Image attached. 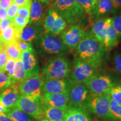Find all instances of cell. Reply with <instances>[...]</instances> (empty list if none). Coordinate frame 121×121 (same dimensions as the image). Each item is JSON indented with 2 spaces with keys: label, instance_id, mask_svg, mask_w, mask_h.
<instances>
[{
  "label": "cell",
  "instance_id": "cell-1",
  "mask_svg": "<svg viewBox=\"0 0 121 121\" xmlns=\"http://www.w3.org/2000/svg\"><path fill=\"white\" fill-rule=\"evenodd\" d=\"M107 52L103 44L98 41L90 31H87L86 35L78 44L74 52V56L99 71L104 64Z\"/></svg>",
  "mask_w": 121,
  "mask_h": 121
},
{
  "label": "cell",
  "instance_id": "cell-2",
  "mask_svg": "<svg viewBox=\"0 0 121 121\" xmlns=\"http://www.w3.org/2000/svg\"><path fill=\"white\" fill-rule=\"evenodd\" d=\"M35 43L39 52L44 57L61 56L69 51L60 37L49 32L42 33L35 39Z\"/></svg>",
  "mask_w": 121,
  "mask_h": 121
},
{
  "label": "cell",
  "instance_id": "cell-3",
  "mask_svg": "<svg viewBox=\"0 0 121 121\" xmlns=\"http://www.w3.org/2000/svg\"><path fill=\"white\" fill-rule=\"evenodd\" d=\"M52 6L69 25H80L85 18L86 14L76 0H54Z\"/></svg>",
  "mask_w": 121,
  "mask_h": 121
},
{
  "label": "cell",
  "instance_id": "cell-4",
  "mask_svg": "<svg viewBox=\"0 0 121 121\" xmlns=\"http://www.w3.org/2000/svg\"><path fill=\"white\" fill-rule=\"evenodd\" d=\"M71 65L69 60L63 56L55 57L43 66L42 76L46 79H63L69 77Z\"/></svg>",
  "mask_w": 121,
  "mask_h": 121
},
{
  "label": "cell",
  "instance_id": "cell-5",
  "mask_svg": "<svg viewBox=\"0 0 121 121\" xmlns=\"http://www.w3.org/2000/svg\"><path fill=\"white\" fill-rule=\"evenodd\" d=\"M109 94L91 95L84 108L101 118L115 120L110 112Z\"/></svg>",
  "mask_w": 121,
  "mask_h": 121
},
{
  "label": "cell",
  "instance_id": "cell-6",
  "mask_svg": "<svg viewBox=\"0 0 121 121\" xmlns=\"http://www.w3.org/2000/svg\"><path fill=\"white\" fill-rule=\"evenodd\" d=\"M99 73V71L88 63L75 58L72 62L69 77L75 82L86 84Z\"/></svg>",
  "mask_w": 121,
  "mask_h": 121
},
{
  "label": "cell",
  "instance_id": "cell-7",
  "mask_svg": "<svg viewBox=\"0 0 121 121\" xmlns=\"http://www.w3.org/2000/svg\"><path fill=\"white\" fill-rule=\"evenodd\" d=\"M43 107L42 96L41 98H34L20 95L15 107L33 118L40 119L44 117Z\"/></svg>",
  "mask_w": 121,
  "mask_h": 121
},
{
  "label": "cell",
  "instance_id": "cell-8",
  "mask_svg": "<svg viewBox=\"0 0 121 121\" xmlns=\"http://www.w3.org/2000/svg\"><path fill=\"white\" fill-rule=\"evenodd\" d=\"M85 85L91 95H97L108 94L111 89L117 85V82L111 76L98 73Z\"/></svg>",
  "mask_w": 121,
  "mask_h": 121
},
{
  "label": "cell",
  "instance_id": "cell-9",
  "mask_svg": "<svg viewBox=\"0 0 121 121\" xmlns=\"http://www.w3.org/2000/svg\"><path fill=\"white\" fill-rule=\"evenodd\" d=\"M87 31L79 24L71 25L60 34L62 41L71 52H75L78 44L86 35Z\"/></svg>",
  "mask_w": 121,
  "mask_h": 121
},
{
  "label": "cell",
  "instance_id": "cell-10",
  "mask_svg": "<svg viewBox=\"0 0 121 121\" xmlns=\"http://www.w3.org/2000/svg\"><path fill=\"white\" fill-rule=\"evenodd\" d=\"M45 32L59 35L67 28V24L58 12L51 6L48 10L43 23Z\"/></svg>",
  "mask_w": 121,
  "mask_h": 121
},
{
  "label": "cell",
  "instance_id": "cell-11",
  "mask_svg": "<svg viewBox=\"0 0 121 121\" xmlns=\"http://www.w3.org/2000/svg\"><path fill=\"white\" fill-rule=\"evenodd\" d=\"M44 78L42 75H38L25 80L19 85L18 90L20 95L41 98Z\"/></svg>",
  "mask_w": 121,
  "mask_h": 121
},
{
  "label": "cell",
  "instance_id": "cell-12",
  "mask_svg": "<svg viewBox=\"0 0 121 121\" xmlns=\"http://www.w3.org/2000/svg\"><path fill=\"white\" fill-rule=\"evenodd\" d=\"M71 105L84 107L90 94L86 86L82 83L75 82L71 80L67 90Z\"/></svg>",
  "mask_w": 121,
  "mask_h": 121
},
{
  "label": "cell",
  "instance_id": "cell-13",
  "mask_svg": "<svg viewBox=\"0 0 121 121\" xmlns=\"http://www.w3.org/2000/svg\"><path fill=\"white\" fill-rule=\"evenodd\" d=\"M43 104L56 108L68 109L71 105L67 92L61 93H43L42 95Z\"/></svg>",
  "mask_w": 121,
  "mask_h": 121
},
{
  "label": "cell",
  "instance_id": "cell-14",
  "mask_svg": "<svg viewBox=\"0 0 121 121\" xmlns=\"http://www.w3.org/2000/svg\"><path fill=\"white\" fill-rule=\"evenodd\" d=\"M112 0H98L90 16L95 20L107 17L109 15L116 13Z\"/></svg>",
  "mask_w": 121,
  "mask_h": 121
},
{
  "label": "cell",
  "instance_id": "cell-15",
  "mask_svg": "<svg viewBox=\"0 0 121 121\" xmlns=\"http://www.w3.org/2000/svg\"><path fill=\"white\" fill-rule=\"evenodd\" d=\"M27 78L34 76L39 75V67L35 51H26L22 52L21 57Z\"/></svg>",
  "mask_w": 121,
  "mask_h": 121
},
{
  "label": "cell",
  "instance_id": "cell-16",
  "mask_svg": "<svg viewBox=\"0 0 121 121\" xmlns=\"http://www.w3.org/2000/svg\"><path fill=\"white\" fill-rule=\"evenodd\" d=\"M70 81L71 79L69 78L44 80L43 93L55 94L67 92Z\"/></svg>",
  "mask_w": 121,
  "mask_h": 121
},
{
  "label": "cell",
  "instance_id": "cell-17",
  "mask_svg": "<svg viewBox=\"0 0 121 121\" xmlns=\"http://www.w3.org/2000/svg\"><path fill=\"white\" fill-rule=\"evenodd\" d=\"M112 22V18L106 17L95 20L90 30V33L98 41L104 44L107 28Z\"/></svg>",
  "mask_w": 121,
  "mask_h": 121
},
{
  "label": "cell",
  "instance_id": "cell-18",
  "mask_svg": "<svg viewBox=\"0 0 121 121\" xmlns=\"http://www.w3.org/2000/svg\"><path fill=\"white\" fill-rule=\"evenodd\" d=\"M45 5L46 4L39 0H33L30 9L29 24H42L43 23L45 16Z\"/></svg>",
  "mask_w": 121,
  "mask_h": 121
},
{
  "label": "cell",
  "instance_id": "cell-19",
  "mask_svg": "<svg viewBox=\"0 0 121 121\" xmlns=\"http://www.w3.org/2000/svg\"><path fill=\"white\" fill-rule=\"evenodd\" d=\"M64 121H91V118L84 107L71 105L66 112Z\"/></svg>",
  "mask_w": 121,
  "mask_h": 121
},
{
  "label": "cell",
  "instance_id": "cell-20",
  "mask_svg": "<svg viewBox=\"0 0 121 121\" xmlns=\"http://www.w3.org/2000/svg\"><path fill=\"white\" fill-rule=\"evenodd\" d=\"M20 96L17 88L10 87L4 89L0 94V102L7 108L16 107V104Z\"/></svg>",
  "mask_w": 121,
  "mask_h": 121
},
{
  "label": "cell",
  "instance_id": "cell-21",
  "mask_svg": "<svg viewBox=\"0 0 121 121\" xmlns=\"http://www.w3.org/2000/svg\"><path fill=\"white\" fill-rule=\"evenodd\" d=\"M43 112L45 118L51 121H64L67 109L59 108L43 104Z\"/></svg>",
  "mask_w": 121,
  "mask_h": 121
},
{
  "label": "cell",
  "instance_id": "cell-22",
  "mask_svg": "<svg viewBox=\"0 0 121 121\" xmlns=\"http://www.w3.org/2000/svg\"><path fill=\"white\" fill-rule=\"evenodd\" d=\"M42 33L41 24H29L22 30L20 40L23 42H30L35 40Z\"/></svg>",
  "mask_w": 121,
  "mask_h": 121
},
{
  "label": "cell",
  "instance_id": "cell-23",
  "mask_svg": "<svg viewBox=\"0 0 121 121\" xmlns=\"http://www.w3.org/2000/svg\"><path fill=\"white\" fill-rule=\"evenodd\" d=\"M119 39L118 35L113 26L112 20L107 28L106 32L105 38L104 40L103 45L107 51L112 49L118 45Z\"/></svg>",
  "mask_w": 121,
  "mask_h": 121
},
{
  "label": "cell",
  "instance_id": "cell-24",
  "mask_svg": "<svg viewBox=\"0 0 121 121\" xmlns=\"http://www.w3.org/2000/svg\"><path fill=\"white\" fill-rule=\"evenodd\" d=\"M21 34L22 31H19L12 25L2 33L0 38L3 44H6L11 42H17L20 39Z\"/></svg>",
  "mask_w": 121,
  "mask_h": 121
},
{
  "label": "cell",
  "instance_id": "cell-25",
  "mask_svg": "<svg viewBox=\"0 0 121 121\" xmlns=\"http://www.w3.org/2000/svg\"><path fill=\"white\" fill-rule=\"evenodd\" d=\"M4 47L9 58L15 61L21 60L22 52L18 46L17 42L4 44Z\"/></svg>",
  "mask_w": 121,
  "mask_h": 121
},
{
  "label": "cell",
  "instance_id": "cell-26",
  "mask_svg": "<svg viewBox=\"0 0 121 121\" xmlns=\"http://www.w3.org/2000/svg\"><path fill=\"white\" fill-rule=\"evenodd\" d=\"M5 114L10 116L13 121H32L30 116L16 107L7 108Z\"/></svg>",
  "mask_w": 121,
  "mask_h": 121
},
{
  "label": "cell",
  "instance_id": "cell-27",
  "mask_svg": "<svg viewBox=\"0 0 121 121\" xmlns=\"http://www.w3.org/2000/svg\"><path fill=\"white\" fill-rule=\"evenodd\" d=\"M97 1L98 0H76L77 2L82 7L85 13L90 16Z\"/></svg>",
  "mask_w": 121,
  "mask_h": 121
},
{
  "label": "cell",
  "instance_id": "cell-28",
  "mask_svg": "<svg viewBox=\"0 0 121 121\" xmlns=\"http://www.w3.org/2000/svg\"><path fill=\"white\" fill-rule=\"evenodd\" d=\"M110 112L115 120L121 121V105L110 97L109 100Z\"/></svg>",
  "mask_w": 121,
  "mask_h": 121
},
{
  "label": "cell",
  "instance_id": "cell-29",
  "mask_svg": "<svg viewBox=\"0 0 121 121\" xmlns=\"http://www.w3.org/2000/svg\"><path fill=\"white\" fill-rule=\"evenodd\" d=\"M29 22V18L24 17L22 16L16 15L13 20V25L15 28L22 31L27 26Z\"/></svg>",
  "mask_w": 121,
  "mask_h": 121
},
{
  "label": "cell",
  "instance_id": "cell-30",
  "mask_svg": "<svg viewBox=\"0 0 121 121\" xmlns=\"http://www.w3.org/2000/svg\"><path fill=\"white\" fill-rule=\"evenodd\" d=\"M11 80L5 71H0V91H4L11 86Z\"/></svg>",
  "mask_w": 121,
  "mask_h": 121
},
{
  "label": "cell",
  "instance_id": "cell-31",
  "mask_svg": "<svg viewBox=\"0 0 121 121\" xmlns=\"http://www.w3.org/2000/svg\"><path fill=\"white\" fill-rule=\"evenodd\" d=\"M112 99L121 105V85H116L108 93Z\"/></svg>",
  "mask_w": 121,
  "mask_h": 121
},
{
  "label": "cell",
  "instance_id": "cell-32",
  "mask_svg": "<svg viewBox=\"0 0 121 121\" xmlns=\"http://www.w3.org/2000/svg\"><path fill=\"white\" fill-rule=\"evenodd\" d=\"M112 20L113 26L117 33L119 40H120L121 39V13H115Z\"/></svg>",
  "mask_w": 121,
  "mask_h": 121
},
{
  "label": "cell",
  "instance_id": "cell-33",
  "mask_svg": "<svg viewBox=\"0 0 121 121\" xmlns=\"http://www.w3.org/2000/svg\"><path fill=\"white\" fill-rule=\"evenodd\" d=\"M15 67H16V61L13 60H11V59L9 58L4 70L8 74L10 78H11V81H13V78H14Z\"/></svg>",
  "mask_w": 121,
  "mask_h": 121
},
{
  "label": "cell",
  "instance_id": "cell-34",
  "mask_svg": "<svg viewBox=\"0 0 121 121\" xmlns=\"http://www.w3.org/2000/svg\"><path fill=\"white\" fill-rule=\"evenodd\" d=\"M113 64L116 72L121 76V52L116 51L113 56Z\"/></svg>",
  "mask_w": 121,
  "mask_h": 121
},
{
  "label": "cell",
  "instance_id": "cell-35",
  "mask_svg": "<svg viewBox=\"0 0 121 121\" xmlns=\"http://www.w3.org/2000/svg\"><path fill=\"white\" fill-rule=\"evenodd\" d=\"M31 3H32V2H30L26 5L19 7L17 15L29 19Z\"/></svg>",
  "mask_w": 121,
  "mask_h": 121
},
{
  "label": "cell",
  "instance_id": "cell-36",
  "mask_svg": "<svg viewBox=\"0 0 121 121\" xmlns=\"http://www.w3.org/2000/svg\"><path fill=\"white\" fill-rule=\"evenodd\" d=\"M17 43L18 46H19V48L22 51V52H26V51H30V52L34 51L33 45L30 42H23L19 39L17 41Z\"/></svg>",
  "mask_w": 121,
  "mask_h": 121
},
{
  "label": "cell",
  "instance_id": "cell-37",
  "mask_svg": "<svg viewBox=\"0 0 121 121\" xmlns=\"http://www.w3.org/2000/svg\"><path fill=\"white\" fill-rule=\"evenodd\" d=\"M19 8V7L18 6L17 4H13V3L11 4V6L7 10V16H8L9 19L13 20V18L17 15Z\"/></svg>",
  "mask_w": 121,
  "mask_h": 121
},
{
  "label": "cell",
  "instance_id": "cell-38",
  "mask_svg": "<svg viewBox=\"0 0 121 121\" xmlns=\"http://www.w3.org/2000/svg\"><path fill=\"white\" fill-rule=\"evenodd\" d=\"M8 59V56L5 50L4 49L2 51L0 52V71L3 70L4 69Z\"/></svg>",
  "mask_w": 121,
  "mask_h": 121
},
{
  "label": "cell",
  "instance_id": "cell-39",
  "mask_svg": "<svg viewBox=\"0 0 121 121\" xmlns=\"http://www.w3.org/2000/svg\"><path fill=\"white\" fill-rule=\"evenodd\" d=\"M12 25H13V20L7 18V19L4 20L0 21V29L3 33L4 30Z\"/></svg>",
  "mask_w": 121,
  "mask_h": 121
},
{
  "label": "cell",
  "instance_id": "cell-40",
  "mask_svg": "<svg viewBox=\"0 0 121 121\" xmlns=\"http://www.w3.org/2000/svg\"><path fill=\"white\" fill-rule=\"evenodd\" d=\"M12 4V0H0V8L7 10Z\"/></svg>",
  "mask_w": 121,
  "mask_h": 121
},
{
  "label": "cell",
  "instance_id": "cell-41",
  "mask_svg": "<svg viewBox=\"0 0 121 121\" xmlns=\"http://www.w3.org/2000/svg\"><path fill=\"white\" fill-rule=\"evenodd\" d=\"M13 4H17L19 7L23 6L27 4L30 2H32L33 0H12Z\"/></svg>",
  "mask_w": 121,
  "mask_h": 121
},
{
  "label": "cell",
  "instance_id": "cell-42",
  "mask_svg": "<svg viewBox=\"0 0 121 121\" xmlns=\"http://www.w3.org/2000/svg\"><path fill=\"white\" fill-rule=\"evenodd\" d=\"M113 6L117 11H120L121 13V0H112Z\"/></svg>",
  "mask_w": 121,
  "mask_h": 121
},
{
  "label": "cell",
  "instance_id": "cell-43",
  "mask_svg": "<svg viewBox=\"0 0 121 121\" xmlns=\"http://www.w3.org/2000/svg\"><path fill=\"white\" fill-rule=\"evenodd\" d=\"M8 18L7 10L0 8V21L4 20Z\"/></svg>",
  "mask_w": 121,
  "mask_h": 121
},
{
  "label": "cell",
  "instance_id": "cell-44",
  "mask_svg": "<svg viewBox=\"0 0 121 121\" xmlns=\"http://www.w3.org/2000/svg\"><path fill=\"white\" fill-rule=\"evenodd\" d=\"M0 121H13L10 116L5 113H0Z\"/></svg>",
  "mask_w": 121,
  "mask_h": 121
},
{
  "label": "cell",
  "instance_id": "cell-45",
  "mask_svg": "<svg viewBox=\"0 0 121 121\" xmlns=\"http://www.w3.org/2000/svg\"><path fill=\"white\" fill-rule=\"evenodd\" d=\"M7 108H6L3 104L0 102V113H5Z\"/></svg>",
  "mask_w": 121,
  "mask_h": 121
},
{
  "label": "cell",
  "instance_id": "cell-46",
  "mask_svg": "<svg viewBox=\"0 0 121 121\" xmlns=\"http://www.w3.org/2000/svg\"><path fill=\"white\" fill-rule=\"evenodd\" d=\"M40 1H41L42 2L44 3V4H46L47 5H49L51 2H53L54 0H39Z\"/></svg>",
  "mask_w": 121,
  "mask_h": 121
},
{
  "label": "cell",
  "instance_id": "cell-47",
  "mask_svg": "<svg viewBox=\"0 0 121 121\" xmlns=\"http://www.w3.org/2000/svg\"><path fill=\"white\" fill-rule=\"evenodd\" d=\"M4 49V44H3V43H2V40H1V38H0V52L2 51Z\"/></svg>",
  "mask_w": 121,
  "mask_h": 121
},
{
  "label": "cell",
  "instance_id": "cell-48",
  "mask_svg": "<svg viewBox=\"0 0 121 121\" xmlns=\"http://www.w3.org/2000/svg\"><path fill=\"white\" fill-rule=\"evenodd\" d=\"M91 121H104L101 119H99V118L98 117H95V118H94L93 120H91Z\"/></svg>",
  "mask_w": 121,
  "mask_h": 121
},
{
  "label": "cell",
  "instance_id": "cell-49",
  "mask_svg": "<svg viewBox=\"0 0 121 121\" xmlns=\"http://www.w3.org/2000/svg\"><path fill=\"white\" fill-rule=\"evenodd\" d=\"M38 120H39V121H51L48 120V119L47 118H42L40 119H38Z\"/></svg>",
  "mask_w": 121,
  "mask_h": 121
},
{
  "label": "cell",
  "instance_id": "cell-50",
  "mask_svg": "<svg viewBox=\"0 0 121 121\" xmlns=\"http://www.w3.org/2000/svg\"><path fill=\"white\" fill-rule=\"evenodd\" d=\"M2 31H1V29H0V37H1V35H2Z\"/></svg>",
  "mask_w": 121,
  "mask_h": 121
},
{
  "label": "cell",
  "instance_id": "cell-51",
  "mask_svg": "<svg viewBox=\"0 0 121 121\" xmlns=\"http://www.w3.org/2000/svg\"></svg>",
  "mask_w": 121,
  "mask_h": 121
}]
</instances>
